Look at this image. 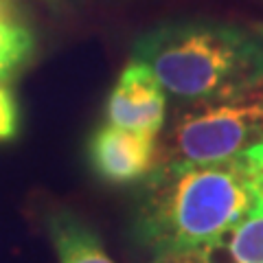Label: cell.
Returning <instances> with one entry per match:
<instances>
[{"instance_id": "cell-1", "label": "cell", "mask_w": 263, "mask_h": 263, "mask_svg": "<svg viewBox=\"0 0 263 263\" xmlns=\"http://www.w3.org/2000/svg\"><path fill=\"white\" fill-rule=\"evenodd\" d=\"M248 156L156 167L134 211L138 246L154 257L215 239L257 209Z\"/></svg>"}, {"instance_id": "cell-4", "label": "cell", "mask_w": 263, "mask_h": 263, "mask_svg": "<svg viewBox=\"0 0 263 263\" xmlns=\"http://www.w3.org/2000/svg\"><path fill=\"white\" fill-rule=\"evenodd\" d=\"M169 97L143 62L132 60L123 68L105 105V123L141 134L160 136L167 125Z\"/></svg>"}, {"instance_id": "cell-9", "label": "cell", "mask_w": 263, "mask_h": 263, "mask_svg": "<svg viewBox=\"0 0 263 263\" xmlns=\"http://www.w3.org/2000/svg\"><path fill=\"white\" fill-rule=\"evenodd\" d=\"M246 156H248V162H250L254 193H257L259 204H263V143L252 147L250 152H246Z\"/></svg>"}, {"instance_id": "cell-6", "label": "cell", "mask_w": 263, "mask_h": 263, "mask_svg": "<svg viewBox=\"0 0 263 263\" xmlns=\"http://www.w3.org/2000/svg\"><path fill=\"white\" fill-rule=\"evenodd\" d=\"M35 53V33L29 22L0 0V141H9L18 132V103L13 84Z\"/></svg>"}, {"instance_id": "cell-5", "label": "cell", "mask_w": 263, "mask_h": 263, "mask_svg": "<svg viewBox=\"0 0 263 263\" xmlns=\"http://www.w3.org/2000/svg\"><path fill=\"white\" fill-rule=\"evenodd\" d=\"M88 158L95 174L105 182H143L158 164V136L105 123L90 138Z\"/></svg>"}, {"instance_id": "cell-8", "label": "cell", "mask_w": 263, "mask_h": 263, "mask_svg": "<svg viewBox=\"0 0 263 263\" xmlns=\"http://www.w3.org/2000/svg\"><path fill=\"white\" fill-rule=\"evenodd\" d=\"M51 237L60 263H114L99 237L70 213H60L51 219Z\"/></svg>"}, {"instance_id": "cell-2", "label": "cell", "mask_w": 263, "mask_h": 263, "mask_svg": "<svg viewBox=\"0 0 263 263\" xmlns=\"http://www.w3.org/2000/svg\"><path fill=\"white\" fill-rule=\"evenodd\" d=\"M143 62L176 105L213 99L263 75V29L219 20L167 22L141 35Z\"/></svg>"}, {"instance_id": "cell-7", "label": "cell", "mask_w": 263, "mask_h": 263, "mask_svg": "<svg viewBox=\"0 0 263 263\" xmlns=\"http://www.w3.org/2000/svg\"><path fill=\"white\" fill-rule=\"evenodd\" d=\"M152 263H263V204L215 239L180 252L154 257Z\"/></svg>"}, {"instance_id": "cell-3", "label": "cell", "mask_w": 263, "mask_h": 263, "mask_svg": "<svg viewBox=\"0 0 263 263\" xmlns=\"http://www.w3.org/2000/svg\"><path fill=\"white\" fill-rule=\"evenodd\" d=\"M263 143V75L233 92L176 105L158 136V164L217 162Z\"/></svg>"}]
</instances>
